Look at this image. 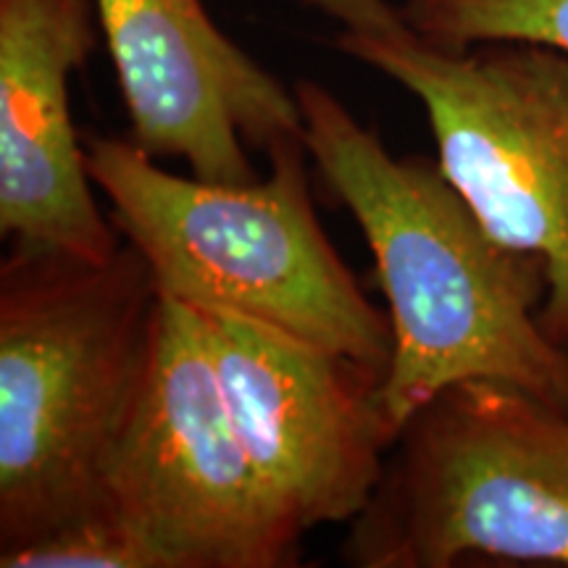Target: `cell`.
I'll use <instances>...</instances> for the list:
<instances>
[{"label":"cell","instance_id":"obj_1","mask_svg":"<svg viewBox=\"0 0 568 568\" xmlns=\"http://www.w3.org/2000/svg\"><path fill=\"white\" fill-rule=\"evenodd\" d=\"M303 145L374 255L393 355L379 397L397 432L466 379L521 387L568 414V351L539 324L548 272L508 247L437 159L395 155L324 84L295 82Z\"/></svg>","mask_w":568,"mask_h":568},{"label":"cell","instance_id":"obj_2","mask_svg":"<svg viewBox=\"0 0 568 568\" xmlns=\"http://www.w3.org/2000/svg\"><path fill=\"white\" fill-rule=\"evenodd\" d=\"M159 287L109 261L11 247L0 266V552L109 508L105 464L151 355Z\"/></svg>","mask_w":568,"mask_h":568},{"label":"cell","instance_id":"obj_3","mask_svg":"<svg viewBox=\"0 0 568 568\" xmlns=\"http://www.w3.org/2000/svg\"><path fill=\"white\" fill-rule=\"evenodd\" d=\"M92 184L151 266L161 297L264 322L385 376L389 316L372 305L314 209L303 138L268 148V174L243 184L182 176L132 138L88 134Z\"/></svg>","mask_w":568,"mask_h":568},{"label":"cell","instance_id":"obj_4","mask_svg":"<svg viewBox=\"0 0 568 568\" xmlns=\"http://www.w3.org/2000/svg\"><path fill=\"white\" fill-rule=\"evenodd\" d=\"M477 556L568 566V414L495 379L439 389L403 424L339 548L355 568Z\"/></svg>","mask_w":568,"mask_h":568},{"label":"cell","instance_id":"obj_5","mask_svg":"<svg viewBox=\"0 0 568 568\" xmlns=\"http://www.w3.org/2000/svg\"><path fill=\"white\" fill-rule=\"evenodd\" d=\"M335 42L424 105L447 180L500 243L542 261L539 324L568 351V53L535 42L447 51L400 17Z\"/></svg>","mask_w":568,"mask_h":568},{"label":"cell","instance_id":"obj_6","mask_svg":"<svg viewBox=\"0 0 568 568\" xmlns=\"http://www.w3.org/2000/svg\"><path fill=\"white\" fill-rule=\"evenodd\" d=\"M105 500L161 568L297 566L305 531L255 468L190 305L161 297L145 374L105 464Z\"/></svg>","mask_w":568,"mask_h":568},{"label":"cell","instance_id":"obj_7","mask_svg":"<svg viewBox=\"0 0 568 568\" xmlns=\"http://www.w3.org/2000/svg\"><path fill=\"white\" fill-rule=\"evenodd\" d=\"M255 468L303 531L351 524L385 474V376L255 318L197 311Z\"/></svg>","mask_w":568,"mask_h":568},{"label":"cell","instance_id":"obj_8","mask_svg":"<svg viewBox=\"0 0 568 568\" xmlns=\"http://www.w3.org/2000/svg\"><path fill=\"white\" fill-rule=\"evenodd\" d=\"M130 138L201 180H258L247 148L303 138L295 90L219 30L203 0H95Z\"/></svg>","mask_w":568,"mask_h":568},{"label":"cell","instance_id":"obj_9","mask_svg":"<svg viewBox=\"0 0 568 568\" xmlns=\"http://www.w3.org/2000/svg\"><path fill=\"white\" fill-rule=\"evenodd\" d=\"M101 34L95 0H0V234L11 247L109 261L124 245L98 205L69 101Z\"/></svg>","mask_w":568,"mask_h":568},{"label":"cell","instance_id":"obj_10","mask_svg":"<svg viewBox=\"0 0 568 568\" xmlns=\"http://www.w3.org/2000/svg\"><path fill=\"white\" fill-rule=\"evenodd\" d=\"M400 19L447 51L481 42H535L568 53V0H406Z\"/></svg>","mask_w":568,"mask_h":568},{"label":"cell","instance_id":"obj_11","mask_svg":"<svg viewBox=\"0 0 568 568\" xmlns=\"http://www.w3.org/2000/svg\"><path fill=\"white\" fill-rule=\"evenodd\" d=\"M0 568H161V564L122 516L103 510L24 548L0 552Z\"/></svg>","mask_w":568,"mask_h":568},{"label":"cell","instance_id":"obj_12","mask_svg":"<svg viewBox=\"0 0 568 568\" xmlns=\"http://www.w3.org/2000/svg\"><path fill=\"white\" fill-rule=\"evenodd\" d=\"M301 3L339 21L343 30H374L400 17V11L393 9L387 0H301Z\"/></svg>","mask_w":568,"mask_h":568}]
</instances>
